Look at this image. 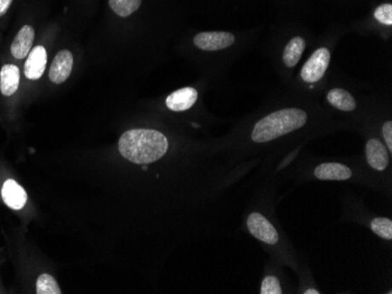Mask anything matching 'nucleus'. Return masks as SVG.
<instances>
[{
  "instance_id": "f257e3e1",
  "label": "nucleus",
  "mask_w": 392,
  "mask_h": 294,
  "mask_svg": "<svg viewBox=\"0 0 392 294\" xmlns=\"http://www.w3.org/2000/svg\"><path fill=\"white\" fill-rule=\"evenodd\" d=\"M168 140L153 129H133L122 134L119 151L126 160L135 165H149L159 161L168 150Z\"/></svg>"
},
{
  "instance_id": "f03ea898",
  "label": "nucleus",
  "mask_w": 392,
  "mask_h": 294,
  "mask_svg": "<svg viewBox=\"0 0 392 294\" xmlns=\"http://www.w3.org/2000/svg\"><path fill=\"white\" fill-rule=\"evenodd\" d=\"M306 120L308 115L304 110L298 108L277 110L256 123L251 133V138L256 143L273 141L302 128Z\"/></svg>"
},
{
  "instance_id": "7ed1b4c3",
  "label": "nucleus",
  "mask_w": 392,
  "mask_h": 294,
  "mask_svg": "<svg viewBox=\"0 0 392 294\" xmlns=\"http://www.w3.org/2000/svg\"><path fill=\"white\" fill-rule=\"evenodd\" d=\"M330 52L328 48H318L314 52V54L310 56L309 60L304 63L301 78L303 81L308 83H315L320 81L329 67Z\"/></svg>"
},
{
  "instance_id": "20e7f679",
  "label": "nucleus",
  "mask_w": 392,
  "mask_h": 294,
  "mask_svg": "<svg viewBox=\"0 0 392 294\" xmlns=\"http://www.w3.org/2000/svg\"><path fill=\"white\" fill-rule=\"evenodd\" d=\"M247 227L251 235L263 243L274 245L279 242L280 235L277 230L259 212H253L251 216L248 217Z\"/></svg>"
},
{
  "instance_id": "39448f33",
  "label": "nucleus",
  "mask_w": 392,
  "mask_h": 294,
  "mask_svg": "<svg viewBox=\"0 0 392 294\" xmlns=\"http://www.w3.org/2000/svg\"><path fill=\"white\" fill-rule=\"evenodd\" d=\"M235 36L229 32H202L194 38V43L202 51H221L232 46Z\"/></svg>"
},
{
  "instance_id": "423d86ee",
  "label": "nucleus",
  "mask_w": 392,
  "mask_h": 294,
  "mask_svg": "<svg viewBox=\"0 0 392 294\" xmlns=\"http://www.w3.org/2000/svg\"><path fill=\"white\" fill-rule=\"evenodd\" d=\"M73 68V55L67 50L60 51L55 55L50 68V80L52 83L60 85L70 78Z\"/></svg>"
},
{
  "instance_id": "0eeeda50",
  "label": "nucleus",
  "mask_w": 392,
  "mask_h": 294,
  "mask_svg": "<svg viewBox=\"0 0 392 294\" xmlns=\"http://www.w3.org/2000/svg\"><path fill=\"white\" fill-rule=\"evenodd\" d=\"M48 63V52L43 46L32 48L25 61V76L28 80H38L41 78Z\"/></svg>"
},
{
  "instance_id": "6e6552de",
  "label": "nucleus",
  "mask_w": 392,
  "mask_h": 294,
  "mask_svg": "<svg viewBox=\"0 0 392 294\" xmlns=\"http://www.w3.org/2000/svg\"><path fill=\"white\" fill-rule=\"evenodd\" d=\"M199 94L197 90L193 87H184L181 90L173 92L168 98H166V105L173 112H184L195 105Z\"/></svg>"
},
{
  "instance_id": "1a4fd4ad",
  "label": "nucleus",
  "mask_w": 392,
  "mask_h": 294,
  "mask_svg": "<svg viewBox=\"0 0 392 294\" xmlns=\"http://www.w3.org/2000/svg\"><path fill=\"white\" fill-rule=\"evenodd\" d=\"M365 155L369 165L377 171H383L388 168V150L385 149V145L380 140L377 138L369 140L365 147Z\"/></svg>"
},
{
  "instance_id": "9d476101",
  "label": "nucleus",
  "mask_w": 392,
  "mask_h": 294,
  "mask_svg": "<svg viewBox=\"0 0 392 294\" xmlns=\"http://www.w3.org/2000/svg\"><path fill=\"white\" fill-rule=\"evenodd\" d=\"M1 196L5 204L13 210L23 209L28 202V193L14 180H8L3 185Z\"/></svg>"
},
{
  "instance_id": "9b49d317",
  "label": "nucleus",
  "mask_w": 392,
  "mask_h": 294,
  "mask_svg": "<svg viewBox=\"0 0 392 294\" xmlns=\"http://www.w3.org/2000/svg\"><path fill=\"white\" fill-rule=\"evenodd\" d=\"M35 41V28L30 25H25L17 33L16 38L11 45V53L16 59L28 58V53L31 52Z\"/></svg>"
},
{
  "instance_id": "f8f14e48",
  "label": "nucleus",
  "mask_w": 392,
  "mask_h": 294,
  "mask_svg": "<svg viewBox=\"0 0 392 294\" xmlns=\"http://www.w3.org/2000/svg\"><path fill=\"white\" fill-rule=\"evenodd\" d=\"M351 176V169L341 163H323L315 169V177L317 180H346Z\"/></svg>"
},
{
  "instance_id": "ddd939ff",
  "label": "nucleus",
  "mask_w": 392,
  "mask_h": 294,
  "mask_svg": "<svg viewBox=\"0 0 392 294\" xmlns=\"http://www.w3.org/2000/svg\"><path fill=\"white\" fill-rule=\"evenodd\" d=\"M20 83L19 67L16 65H4L0 71V92L4 96L14 94Z\"/></svg>"
},
{
  "instance_id": "4468645a",
  "label": "nucleus",
  "mask_w": 392,
  "mask_h": 294,
  "mask_svg": "<svg viewBox=\"0 0 392 294\" xmlns=\"http://www.w3.org/2000/svg\"><path fill=\"white\" fill-rule=\"evenodd\" d=\"M326 98L331 106L342 112H353L356 109V100L348 90L342 88H333L326 94Z\"/></svg>"
},
{
  "instance_id": "2eb2a0df",
  "label": "nucleus",
  "mask_w": 392,
  "mask_h": 294,
  "mask_svg": "<svg viewBox=\"0 0 392 294\" xmlns=\"http://www.w3.org/2000/svg\"><path fill=\"white\" fill-rule=\"evenodd\" d=\"M306 40L301 36H295L286 43L284 52H283V63L286 67H295L302 56L304 48H306Z\"/></svg>"
},
{
  "instance_id": "dca6fc26",
  "label": "nucleus",
  "mask_w": 392,
  "mask_h": 294,
  "mask_svg": "<svg viewBox=\"0 0 392 294\" xmlns=\"http://www.w3.org/2000/svg\"><path fill=\"white\" fill-rule=\"evenodd\" d=\"M108 3L117 16L127 18L139 10L142 0H108Z\"/></svg>"
},
{
  "instance_id": "f3484780",
  "label": "nucleus",
  "mask_w": 392,
  "mask_h": 294,
  "mask_svg": "<svg viewBox=\"0 0 392 294\" xmlns=\"http://www.w3.org/2000/svg\"><path fill=\"white\" fill-rule=\"evenodd\" d=\"M37 293L60 294L61 293V290H60L58 282L52 275L43 273L37 280Z\"/></svg>"
},
{
  "instance_id": "a211bd4d",
  "label": "nucleus",
  "mask_w": 392,
  "mask_h": 294,
  "mask_svg": "<svg viewBox=\"0 0 392 294\" xmlns=\"http://www.w3.org/2000/svg\"><path fill=\"white\" fill-rule=\"evenodd\" d=\"M371 229L377 235L384 240H392V220L385 217H378L371 222Z\"/></svg>"
},
{
  "instance_id": "6ab92c4d",
  "label": "nucleus",
  "mask_w": 392,
  "mask_h": 294,
  "mask_svg": "<svg viewBox=\"0 0 392 294\" xmlns=\"http://www.w3.org/2000/svg\"><path fill=\"white\" fill-rule=\"evenodd\" d=\"M282 287L280 285L279 279L275 275H267L263 279L262 286H261V294H281Z\"/></svg>"
},
{
  "instance_id": "aec40b11",
  "label": "nucleus",
  "mask_w": 392,
  "mask_h": 294,
  "mask_svg": "<svg viewBox=\"0 0 392 294\" xmlns=\"http://www.w3.org/2000/svg\"><path fill=\"white\" fill-rule=\"evenodd\" d=\"M375 18L380 24L392 25V5L383 4L378 6L375 11Z\"/></svg>"
},
{
  "instance_id": "412c9836",
  "label": "nucleus",
  "mask_w": 392,
  "mask_h": 294,
  "mask_svg": "<svg viewBox=\"0 0 392 294\" xmlns=\"http://www.w3.org/2000/svg\"><path fill=\"white\" fill-rule=\"evenodd\" d=\"M383 138H384L388 149L391 151L392 150V122H385L383 125Z\"/></svg>"
},
{
  "instance_id": "4be33fe9",
  "label": "nucleus",
  "mask_w": 392,
  "mask_h": 294,
  "mask_svg": "<svg viewBox=\"0 0 392 294\" xmlns=\"http://www.w3.org/2000/svg\"><path fill=\"white\" fill-rule=\"evenodd\" d=\"M12 1L13 0H0V17L4 16L5 13L8 12Z\"/></svg>"
},
{
  "instance_id": "5701e85b",
  "label": "nucleus",
  "mask_w": 392,
  "mask_h": 294,
  "mask_svg": "<svg viewBox=\"0 0 392 294\" xmlns=\"http://www.w3.org/2000/svg\"><path fill=\"white\" fill-rule=\"evenodd\" d=\"M304 293H306V294H318V293H320V292H318V291H316V290H308V291H306V292H304Z\"/></svg>"
}]
</instances>
